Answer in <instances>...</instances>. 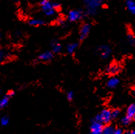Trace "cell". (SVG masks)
I'll return each instance as SVG.
<instances>
[{"mask_svg": "<svg viewBox=\"0 0 135 134\" xmlns=\"http://www.w3.org/2000/svg\"><path fill=\"white\" fill-rule=\"evenodd\" d=\"M104 1V0H84L86 12L90 16H94L98 9L103 4Z\"/></svg>", "mask_w": 135, "mask_h": 134, "instance_id": "6da1fadb", "label": "cell"}, {"mask_svg": "<svg viewBox=\"0 0 135 134\" xmlns=\"http://www.w3.org/2000/svg\"><path fill=\"white\" fill-rule=\"evenodd\" d=\"M111 120H112L111 110H110L108 109L103 110L100 113L97 114L94 118V120H97V121L100 122V123L104 124L110 123Z\"/></svg>", "mask_w": 135, "mask_h": 134, "instance_id": "7a4b0ae2", "label": "cell"}, {"mask_svg": "<svg viewBox=\"0 0 135 134\" xmlns=\"http://www.w3.org/2000/svg\"><path fill=\"white\" fill-rule=\"evenodd\" d=\"M40 6L42 12L47 16H52L55 14L56 10L53 8L52 2L50 0H42L40 2Z\"/></svg>", "mask_w": 135, "mask_h": 134, "instance_id": "3957f363", "label": "cell"}, {"mask_svg": "<svg viewBox=\"0 0 135 134\" xmlns=\"http://www.w3.org/2000/svg\"><path fill=\"white\" fill-rule=\"evenodd\" d=\"M83 16V13L80 10H70L68 12L67 15V19L70 22H76L80 20Z\"/></svg>", "mask_w": 135, "mask_h": 134, "instance_id": "277c9868", "label": "cell"}, {"mask_svg": "<svg viewBox=\"0 0 135 134\" xmlns=\"http://www.w3.org/2000/svg\"><path fill=\"white\" fill-rule=\"evenodd\" d=\"M104 124L98 122L97 120H94L92 122L90 125V133L93 134H101L103 133V129H104Z\"/></svg>", "mask_w": 135, "mask_h": 134, "instance_id": "5b68a950", "label": "cell"}, {"mask_svg": "<svg viewBox=\"0 0 135 134\" xmlns=\"http://www.w3.org/2000/svg\"><path fill=\"white\" fill-rule=\"evenodd\" d=\"M121 70V66L119 65V64H117V63H111L110 65H109L107 69H106V71L107 74L109 75H111V76H114V75H117L118 74L119 72H120Z\"/></svg>", "mask_w": 135, "mask_h": 134, "instance_id": "8992f818", "label": "cell"}, {"mask_svg": "<svg viewBox=\"0 0 135 134\" xmlns=\"http://www.w3.org/2000/svg\"><path fill=\"white\" fill-rule=\"evenodd\" d=\"M90 28H91V26L89 23H85L81 26L80 30V40L82 41L87 37V36L89 35L90 32Z\"/></svg>", "mask_w": 135, "mask_h": 134, "instance_id": "52a82bcc", "label": "cell"}, {"mask_svg": "<svg viewBox=\"0 0 135 134\" xmlns=\"http://www.w3.org/2000/svg\"><path fill=\"white\" fill-rule=\"evenodd\" d=\"M53 59V52L52 51H46L41 53L38 56V60L42 62H49Z\"/></svg>", "mask_w": 135, "mask_h": 134, "instance_id": "ba28073f", "label": "cell"}, {"mask_svg": "<svg viewBox=\"0 0 135 134\" xmlns=\"http://www.w3.org/2000/svg\"><path fill=\"white\" fill-rule=\"evenodd\" d=\"M15 94V93L13 91H9V93H7L6 95H5L1 100H0V109H3L5 108L8 104H9V100L10 98Z\"/></svg>", "mask_w": 135, "mask_h": 134, "instance_id": "9c48e42d", "label": "cell"}, {"mask_svg": "<svg viewBox=\"0 0 135 134\" xmlns=\"http://www.w3.org/2000/svg\"><path fill=\"white\" fill-rule=\"evenodd\" d=\"M99 52L100 56L103 59H107L110 56V52H111V49L109 46H101L99 48Z\"/></svg>", "mask_w": 135, "mask_h": 134, "instance_id": "30bf717a", "label": "cell"}, {"mask_svg": "<svg viewBox=\"0 0 135 134\" xmlns=\"http://www.w3.org/2000/svg\"><path fill=\"white\" fill-rule=\"evenodd\" d=\"M120 83V80L119 79L116 78V77H111L110 78L107 82V86L110 89H114V88H116L118 84Z\"/></svg>", "mask_w": 135, "mask_h": 134, "instance_id": "8fae6325", "label": "cell"}, {"mask_svg": "<svg viewBox=\"0 0 135 134\" xmlns=\"http://www.w3.org/2000/svg\"><path fill=\"white\" fill-rule=\"evenodd\" d=\"M51 48L53 53H60L62 49V46L57 40H53L51 42Z\"/></svg>", "mask_w": 135, "mask_h": 134, "instance_id": "7c38bea8", "label": "cell"}, {"mask_svg": "<svg viewBox=\"0 0 135 134\" xmlns=\"http://www.w3.org/2000/svg\"><path fill=\"white\" fill-rule=\"evenodd\" d=\"M126 7L131 14L135 15V2L134 0H127Z\"/></svg>", "mask_w": 135, "mask_h": 134, "instance_id": "4fadbf2b", "label": "cell"}, {"mask_svg": "<svg viewBox=\"0 0 135 134\" xmlns=\"http://www.w3.org/2000/svg\"><path fill=\"white\" fill-rule=\"evenodd\" d=\"M79 44L77 42H71V43H69L67 46H66V52L70 54V55H73L74 53V52L76 51V49H77Z\"/></svg>", "mask_w": 135, "mask_h": 134, "instance_id": "5bb4252c", "label": "cell"}, {"mask_svg": "<svg viewBox=\"0 0 135 134\" xmlns=\"http://www.w3.org/2000/svg\"><path fill=\"white\" fill-rule=\"evenodd\" d=\"M126 116H127L131 119H134V116H135V103H132L128 106Z\"/></svg>", "mask_w": 135, "mask_h": 134, "instance_id": "9a60e30c", "label": "cell"}, {"mask_svg": "<svg viewBox=\"0 0 135 134\" xmlns=\"http://www.w3.org/2000/svg\"><path fill=\"white\" fill-rule=\"evenodd\" d=\"M115 128L111 126V125H109L108 124H105V126H104V129H103V133H102L104 134H114V133Z\"/></svg>", "mask_w": 135, "mask_h": 134, "instance_id": "2e32d148", "label": "cell"}, {"mask_svg": "<svg viewBox=\"0 0 135 134\" xmlns=\"http://www.w3.org/2000/svg\"><path fill=\"white\" fill-rule=\"evenodd\" d=\"M45 24V21L39 19H32L29 21V25L32 26H40Z\"/></svg>", "mask_w": 135, "mask_h": 134, "instance_id": "e0dca14e", "label": "cell"}, {"mask_svg": "<svg viewBox=\"0 0 135 134\" xmlns=\"http://www.w3.org/2000/svg\"><path fill=\"white\" fill-rule=\"evenodd\" d=\"M9 53L8 52L2 49H0V65L6 59H7V58L9 57Z\"/></svg>", "mask_w": 135, "mask_h": 134, "instance_id": "ac0fdd59", "label": "cell"}, {"mask_svg": "<svg viewBox=\"0 0 135 134\" xmlns=\"http://www.w3.org/2000/svg\"><path fill=\"white\" fill-rule=\"evenodd\" d=\"M132 121V119L128 117L127 116H125L124 117H123L121 120H120V123L122 124L123 126H128L130 125Z\"/></svg>", "mask_w": 135, "mask_h": 134, "instance_id": "d6986e66", "label": "cell"}, {"mask_svg": "<svg viewBox=\"0 0 135 134\" xmlns=\"http://www.w3.org/2000/svg\"><path fill=\"white\" fill-rule=\"evenodd\" d=\"M127 40L129 43L132 46H135V36L132 32H128L127 34Z\"/></svg>", "mask_w": 135, "mask_h": 134, "instance_id": "ffe728a7", "label": "cell"}, {"mask_svg": "<svg viewBox=\"0 0 135 134\" xmlns=\"http://www.w3.org/2000/svg\"><path fill=\"white\" fill-rule=\"evenodd\" d=\"M0 123L2 126H6L7 125H9V116H4L1 118V120H0Z\"/></svg>", "mask_w": 135, "mask_h": 134, "instance_id": "44dd1931", "label": "cell"}, {"mask_svg": "<svg viewBox=\"0 0 135 134\" xmlns=\"http://www.w3.org/2000/svg\"><path fill=\"white\" fill-rule=\"evenodd\" d=\"M120 114V110L118 109H114L111 111V116H112V119H116L117 118Z\"/></svg>", "mask_w": 135, "mask_h": 134, "instance_id": "7402d4cb", "label": "cell"}, {"mask_svg": "<svg viewBox=\"0 0 135 134\" xmlns=\"http://www.w3.org/2000/svg\"><path fill=\"white\" fill-rule=\"evenodd\" d=\"M124 133V130L122 128H115L114 130V134H122Z\"/></svg>", "mask_w": 135, "mask_h": 134, "instance_id": "603a6c76", "label": "cell"}, {"mask_svg": "<svg viewBox=\"0 0 135 134\" xmlns=\"http://www.w3.org/2000/svg\"><path fill=\"white\" fill-rule=\"evenodd\" d=\"M73 96H74V94L72 91H70L69 93H67V100L71 101L73 99Z\"/></svg>", "mask_w": 135, "mask_h": 134, "instance_id": "cb8c5ba5", "label": "cell"}, {"mask_svg": "<svg viewBox=\"0 0 135 134\" xmlns=\"http://www.w3.org/2000/svg\"><path fill=\"white\" fill-rule=\"evenodd\" d=\"M57 24L58 25H60V26H63L64 24H65V19H62V18H59L57 20Z\"/></svg>", "mask_w": 135, "mask_h": 134, "instance_id": "d4e9b609", "label": "cell"}, {"mask_svg": "<svg viewBox=\"0 0 135 134\" xmlns=\"http://www.w3.org/2000/svg\"><path fill=\"white\" fill-rule=\"evenodd\" d=\"M52 6L55 10H59L60 8V5L59 3H56V2H52Z\"/></svg>", "mask_w": 135, "mask_h": 134, "instance_id": "484cf974", "label": "cell"}, {"mask_svg": "<svg viewBox=\"0 0 135 134\" xmlns=\"http://www.w3.org/2000/svg\"><path fill=\"white\" fill-rule=\"evenodd\" d=\"M127 133H131V134H135V130H130V131H127Z\"/></svg>", "mask_w": 135, "mask_h": 134, "instance_id": "4316f807", "label": "cell"}, {"mask_svg": "<svg viewBox=\"0 0 135 134\" xmlns=\"http://www.w3.org/2000/svg\"><path fill=\"white\" fill-rule=\"evenodd\" d=\"M133 94H134V96H135V90L133 91Z\"/></svg>", "mask_w": 135, "mask_h": 134, "instance_id": "83f0119b", "label": "cell"}, {"mask_svg": "<svg viewBox=\"0 0 135 134\" xmlns=\"http://www.w3.org/2000/svg\"><path fill=\"white\" fill-rule=\"evenodd\" d=\"M0 41H1V36H0Z\"/></svg>", "mask_w": 135, "mask_h": 134, "instance_id": "f1b7e54d", "label": "cell"}, {"mask_svg": "<svg viewBox=\"0 0 135 134\" xmlns=\"http://www.w3.org/2000/svg\"><path fill=\"white\" fill-rule=\"evenodd\" d=\"M134 120H135V116H134Z\"/></svg>", "mask_w": 135, "mask_h": 134, "instance_id": "f546056e", "label": "cell"}, {"mask_svg": "<svg viewBox=\"0 0 135 134\" xmlns=\"http://www.w3.org/2000/svg\"><path fill=\"white\" fill-rule=\"evenodd\" d=\"M0 113H1V109H0Z\"/></svg>", "mask_w": 135, "mask_h": 134, "instance_id": "4dcf8cb0", "label": "cell"}]
</instances>
